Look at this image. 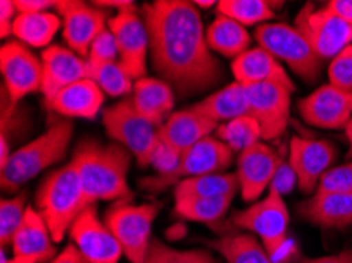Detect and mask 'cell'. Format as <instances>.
I'll return each mask as SVG.
<instances>
[{
    "instance_id": "obj_9",
    "label": "cell",
    "mask_w": 352,
    "mask_h": 263,
    "mask_svg": "<svg viewBox=\"0 0 352 263\" xmlns=\"http://www.w3.org/2000/svg\"><path fill=\"white\" fill-rule=\"evenodd\" d=\"M234 152L220 139L206 137L180 155L179 164L169 174L155 175L141 181L146 190L160 191L185 179L210 174H223L232 164Z\"/></svg>"
},
{
    "instance_id": "obj_12",
    "label": "cell",
    "mask_w": 352,
    "mask_h": 263,
    "mask_svg": "<svg viewBox=\"0 0 352 263\" xmlns=\"http://www.w3.org/2000/svg\"><path fill=\"white\" fill-rule=\"evenodd\" d=\"M250 115L259 123L261 137L278 139L286 131L291 114V92L278 84L245 85Z\"/></svg>"
},
{
    "instance_id": "obj_10",
    "label": "cell",
    "mask_w": 352,
    "mask_h": 263,
    "mask_svg": "<svg viewBox=\"0 0 352 263\" xmlns=\"http://www.w3.org/2000/svg\"><path fill=\"white\" fill-rule=\"evenodd\" d=\"M296 29L305 36L321 60L337 57L352 45V25L335 16L327 7L314 8L307 3L296 18Z\"/></svg>"
},
{
    "instance_id": "obj_30",
    "label": "cell",
    "mask_w": 352,
    "mask_h": 263,
    "mask_svg": "<svg viewBox=\"0 0 352 263\" xmlns=\"http://www.w3.org/2000/svg\"><path fill=\"white\" fill-rule=\"evenodd\" d=\"M234 197H174L175 214L195 222L215 224L225 218Z\"/></svg>"
},
{
    "instance_id": "obj_16",
    "label": "cell",
    "mask_w": 352,
    "mask_h": 263,
    "mask_svg": "<svg viewBox=\"0 0 352 263\" xmlns=\"http://www.w3.org/2000/svg\"><path fill=\"white\" fill-rule=\"evenodd\" d=\"M57 13L63 21V40L79 57L89 56L94 40L106 29L108 13L79 0H58Z\"/></svg>"
},
{
    "instance_id": "obj_24",
    "label": "cell",
    "mask_w": 352,
    "mask_h": 263,
    "mask_svg": "<svg viewBox=\"0 0 352 263\" xmlns=\"http://www.w3.org/2000/svg\"><path fill=\"white\" fill-rule=\"evenodd\" d=\"M104 103V93L92 79L78 80L67 89H63L47 107L58 115L68 119H89L98 115Z\"/></svg>"
},
{
    "instance_id": "obj_41",
    "label": "cell",
    "mask_w": 352,
    "mask_h": 263,
    "mask_svg": "<svg viewBox=\"0 0 352 263\" xmlns=\"http://www.w3.org/2000/svg\"><path fill=\"white\" fill-rule=\"evenodd\" d=\"M296 183H297V176L294 174V170H292L289 163H283L278 168V170H276L275 179L272 181L270 186L275 187L281 196H286L294 190Z\"/></svg>"
},
{
    "instance_id": "obj_49",
    "label": "cell",
    "mask_w": 352,
    "mask_h": 263,
    "mask_svg": "<svg viewBox=\"0 0 352 263\" xmlns=\"http://www.w3.org/2000/svg\"><path fill=\"white\" fill-rule=\"evenodd\" d=\"M346 131V137H348V142H349V152H348V157L352 158V119L349 120L348 125L344 128Z\"/></svg>"
},
{
    "instance_id": "obj_36",
    "label": "cell",
    "mask_w": 352,
    "mask_h": 263,
    "mask_svg": "<svg viewBox=\"0 0 352 263\" xmlns=\"http://www.w3.org/2000/svg\"><path fill=\"white\" fill-rule=\"evenodd\" d=\"M144 263H215L212 254L202 249L179 251L158 240H152Z\"/></svg>"
},
{
    "instance_id": "obj_23",
    "label": "cell",
    "mask_w": 352,
    "mask_h": 263,
    "mask_svg": "<svg viewBox=\"0 0 352 263\" xmlns=\"http://www.w3.org/2000/svg\"><path fill=\"white\" fill-rule=\"evenodd\" d=\"M297 214L303 221L322 229H346L352 225V194L316 192L298 203Z\"/></svg>"
},
{
    "instance_id": "obj_39",
    "label": "cell",
    "mask_w": 352,
    "mask_h": 263,
    "mask_svg": "<svg viewBox=\"0 0 352 263\" xmlns=\"http://www.w3.org/2000/svg\"><path fill=\"white\" fill-rule=\"evenodd\" d=\"M89 63H108V62H117L116 58L119 57V49H117V43L109 29H104L101 34L94 40L92 46H90Z\"/></svg>"
},
{
    "instance_id": "obj_15",
    "label": "cell",
    "mask_w": 352,
    "mask_h": 263,
    "mask_svg": "<svg viewBox=\"0 0 352 263\" xmlns=\"http://www.w3.org/2000/svg\"><path fill=\"white\" fill-rule=\"evenodd\" d=\"M298 114L308 125L324 130H343L352 119V92L322 85L297 103Z\"/></svg>"
},
{
    "instance_id": "obj_25",
    "label": "cell",
    "mask_w": 352,
    "mask_h": 263,
    "mask_svg": "<svg viewBox=\"0 0 352 263\" xmlns=\"http://www.w3.org/2000/svg\"><path fill=\"white\" fill-rule=\"evenodd\" d=\"M133 106L138 114L160 128L173 115L174 92L164 80L142 78L133 87Z\"/></svg>"
},
{
    "instance_id": "obj_35",
    "label": "cell",
    "mask_w": 352,
    "mask_h": 263,
    "mask_svg": "<svg viewBox=\"0 0 352 263\" xmlns=\"http://www.w3.org/2000/svg\"><path fill=\"white\" fill-rule=\"evenodd\" d=\"M28 208L25 194L3 198L2 203H0V243H2V249L12 244L16 232H18L21 224L24 221Z\"/></svg>"
},
{
    "instance_id": "obj_3",
    "label": "cell",
    "mask_w": 352,
    "mask_h": 263,
    "mask_svg": "<svg viewBox=\"0 0 352 263\" xmlns=\"http://www.w3.org/2000/svg\"><path fill=\"white\" fill-rule=\"evenodd\" d=\"M73 137V123L58 120L34 141L12 153L10 161L2 168L0 181L3 191H16L51 165L65 158Z\"/></svg>"
},
{
    "instance_id": "obj_22",
    "label": "cell",
    "mask_w": 352,
    "mask_h": 263,
    "mask_svg": "<svg viewBox=\"0 0 352 263\" xmlns=\"http://www.w3.org/2000/svg\"><path fill=\"white\" fill-rule=\"evenodd\" d=\"M231 68L236 82L242 85L270 82L281 85L291 93L296 92V85L287 76L281 63L263 47L248 49L242 56L234 58Z\"/></svg>"
},
{
    "instance_id": "obj_32",
    "label": "cell",
    "mask_w": 352,
    "mask_h": 263,
    "mask_svg": "<svg viewBox=\"0 0 352 263\" xmlns=\"http://www.w3.org/2000/svg\"><path fill=\"white\" fill-rule=\"evenodd\" d=\"M218 16H225L236 23L253 25L275 18V12L264 0H220L217 3Z\"/></svg>"
},
{
    "instance_id": "obj_40",
    "label": "cell",
    "mask_w": 352,
    "mask_h": 263,
    "mask_svg": "<svg viewBox=\"0 0 352 263\" xmlns=\"http://www.w3.org/2000/svg\"><path fill=\"white\" fill-rule=\"evenodd\" d=\"M179 159H180L179 153H175L174 150H170L168 147V145H164L162 141H158L155 152H153L151 165H153V168L157 169L158 175H164L175 169V165L179 164Z\"/></svg>"
},
{
    "instance_id": "obj_21",
    "label": "cell",
    "mask_w": 352,
    "mask_h": 263,
    "mask_svg": "<svg viewBox=\"0 0 352 263\" xmlns=\"http://www.w3.org/2000/svg\"><path fill=\"white\" fill-rule=\"evenodd\" d=\"M220 126L217 122L207 119L193 107L174 112L169 119L158 128V137L175 153L182 155L185 150L193 147L202 139L209 137L212 131Z\"/></svg>"
},
{
    "instance_id": "obj_50",
    "label": "cell",
    "mask_w": 352,
    "mask_h": 263,
    "mask_svg": "<svg viewBox=\"0 0 352 263\" xmlns=\"http://www.w3.org/2000/svg\"><path fill=\"white\" fill-rule=\"evenodd\" d=\"M193 3L197 5V7H202V8H209V7H212V5H215L213 0H196V2H193Z\"/></svg>"
},
{
    "instance_id": "obj_37",
    "label": "cell",
    "mask_w": 352,
    "mask_h": 263,
    "mask_svg": "<svg viewBox=\"0 0 352 263\" xmlns=\"http://www.w3.org/2000/svg\"><path fill=\"white\" fill-rule=\"evenodd\" d=\"M330 85L344 92H352V45L344 47L329 65Z\"/></svg>"
},
{
    "instance_id": "obj_6",
    "label": "cell",
    "mask_w": 352,
    "mask_h": 263,
    "mask_svg": "<svg viewBox=\"0 0 352 263\" xmlns=\"http://www.w3.org/2000/svg\"><path fill=\"white\" fill-rule=\"evenodd\" d=\"M259 47L272 54L276 60L287 63L297 76L314 82L321 74L322 62L296 27L287 24H263L256 27Z\"/></svg>"
},
{
    "instance_id": "obj_7",
    "label": "cell",
    "mask_w": 352,
    "mask_h": 263,
    "mask_svg": "<svg viewBox=\"0 0 352 263\" xmlns=\"http://www.w3.org/2000/svg\"><path fill=\"white\" fill-rule=\"evenodd\" d=\"M231 224L240 230L258 235L264 249L275 260L286 244L289 213L283 196L270 186L267 196L263 201L234 213Z\"/></svg>"
},
{
    "instance_id": "obj_47",
    "label": "cell",
    "mask_w": 352,
    "mask_h": 263,
    "mask_svg": "<svg viewBox=\"0 0 352 263\" xmlns=\"http://www.w3.org/2000/svg\"><path fill=\"white\" fill-rule=\"evenodd\" d=\"M98 8L101 7H111L117 8L119 12H136V5L130 2V0H100V2H94Z\"/></svg>"
},
{
    "instance_id": "obj_18",
    "label": "cell",
    "mask_w": 352,
    "mask_h": 263,
    "mask_svg": "<svg viewBox=\"0 0 352 263\" xmlns=\"http://www.w3.org/2000/svg\"><path fill=\"white\" fill-rule=\"evenodd\" d=\"M12 259L2 249L0 263H43L51 262L57 255L56 241L36 208H28L24 221L12 241Z\"/></svg>"
},
{
    "instance_id": "obj_34",
    "label": "cell",
    "mask_w": 352,
    "mask_h": 263,
    "mask_svg": "<svg viewBox=\"0 0 352 263\" xmlns=\"http://www.w3.org/2000/svg\"><path fill=\"white\" fill-rule=\"evenodd\" d=\"M217 136L225 142L234 153L239 155L261 139V126L252 115L239 117L236 120L226 122L217 128Z\"/></svg>"
},
{
    "instance_id": "obj_33",
    "label": "cell",
    "mask_w": 352,
    "mask_h": 263,
    "mask_svg": "<svg viewBox=\"0 0 352 263\" xmlns=\"http://www.w3.org/2000/svg\"><path fill=\"white\" fill-rule=\"evenodd\" d=\"M89 78L109 96L128 95L135 87L131 76L120 62L89 63Z\"/></svg>"
},
{
    "instance_id": "obj_20",
    "label": "cell",
    "mask_w": 352,
    "mask_h": 263,
    "mask_svg": "<svg viewBox=\"0 0 352 263\" xmlns=\"http://www.w3.org/2000/svg\"><path fill=\"white\" fill-rule=\"evenodd\" d=\"M41 93L46 104H50L68 85L89 79V63L67 47L47 46L41 54Z\"/></svg>"
},
{
    "instance_id": "obj_8",
    "label": "cell",
    "mask_w": 352,
    "mask_h": 263,
    "mask_svg": "<svg viewBox=\"0 0 352 263\" xmlns=\"http://www.w3.org/2000/svg\"><path fill=\"white\" fill-rule=\"evenodd\" d=\"M103 125L108 136L136 157L141 168L152 163L158 145V128L138 114L131 100L108 107L103 112Z\"/></svg>"
},
{
    "instance_id": "obj_26",
    "label": "cell",
    "mask_w": 352,
    "mask_h": 263,
    "mask_svg": "<svg viewBox=\"0 0 352 263\" xmlns=\"http://www.w3.org/2000/svg\"><path fill=\"white\" fill-rule=\"evenodd\" d=\"M196 112H199L207 119L217 123H226L236 120L239 117L250 115V106L245 85L232 82L225 89L206 96L204 100L191 106Z\"/></svg>"
},
{
    "instance_id": "obj_2",
    "label": "cell",
    "mask_w": 352,
    "mask_h": 263,
    "mask_svg": "<svg viewBox=\"0 0 352 263\" xmlns=\"http://www.w3.org/2000/svg\"><path fill=\"white\" fill-rule=\"evenodd\" d=\"M131 153L120 144H101L94 139L79 142L72 164L81 181L85 205L97 201L130 202L133 192L128 186Z\"/></svg>"
},
{
    "instance_id": "obj_1",
    "label": "cell",
    "mask_w": 352,
    "mask_h": 263,
    "mask_svg": "<svg viewBox=\"0 0 352 263\" xmlns=\"http://www.w3.org/2000/svg\"><path fill=\"white\" fill-rule=\"evenodd\" d=\"M152 65L182 95L204 92L221 79V65L207 45L193 2L157 0L142 7Z\"/></svg>"
},
{
    "instance_id": "obj_43",
    "label": "cell",
    "mask_w": 352,
    "mask_h": 263,
    "mask_svg": "<svg viewBox=\"0 0 352 263\" xmlns=\"http://www.w3.org/2000/svg\"><path fill=\"white\" fill-rule=\"evenodd\" d=\"M16 10L19 13H43L52 7H57V2L52 0H16Z\"/></svg>"
},
{
    "instance_id": "obj_48",
    "label": "cell",
    "mask_w": 352,
    "mask_h": 263,
    "mask_svg": "<svg viewBox=\"0 0 352 263\" xmlns=\"http://www.w3.org/2000/svg\"><path fill=\"white\" fill-rule=\"evenodd\" d=\"M10 157H12V153H10V144L7 141V134L2 133V137H0V169L7 165Z\"/></svg>"
},
{
    "instance_id": "obj_17",
    "label": "cell",
    "mask_w": 352,
    "mask_h": 263,
    "mask_svg": "<svg viewBox=\"0 0 352 263\" xmlns=\"http://www.w3.org/2000/svg\"><path fill=\"white\" fill-rule=\"evenodd\" d=\"M285 163L269 145L258 142L243 150L237 159L239 190L245 202H253L270 187L276 170Z\"/></svg>"
},
{
    "instance_id": "obj_27",
    "label": "cell",
    "mask_w": 352,
    "mask_h": 263,
    "mask_svg": "<svg viewBox=\"0 0 352 263\" xmlns=\"http://www.w3.org/2000/svg\"><path fill=\"white\" fill-rule=\"evenodd\" d=\"M206 40L212 51L225 57L237 58L248 51L252 36L242 24L225 16H218L206 30Z\"/></svg>"
},
{
    "instance_id": "obj_28",
    "label": "cell",
    "mask_w": 352,
    "mask_h": 263,
    "mask_svg": "<svg viewBox=\"0 0 352 263\" xmlns=\"http://www.w3.org/2000/svg\"><path fill=\"white\" fill-rule=\"evenodd\" d=\"M209 244L228 263H275L264 246L248 233H228Z\"/></svg>"
},
{
    "instance_id": "obj_38",
    "label": "cell",
    "mask_w": 352,
    "mask_h": 263,
    "mask_svg": "<svg viewBox=\"0 0 352 263\" xmlns=\"http://www.w3.org/2000/svg\"><path fill=\"white\" fill-rule=\"evenodd\" d=\"M316 192L352 194V163L327 170L319 181Z\"/></svg>"
},
{
    "instance_id": "obj_42",
    "label": "cell",
    "mask_w": 352,
    "mask_h": 263,
    "mask_svg": "<svg viewBox=\"0 0 352 263\" xmlns=\"http://www.w3.org/2000/svg\"><path fill=\"white\" fill-rule=\"evenodd\" d=\"M16 12H18V10H16L13 0H2V2H0V35H2V38L8 36L10 34H13Z\"/></svg>"
},
{
    "instance_id": "obj_4",
    "label": "cell",
    "mask_w": 352,
    "mask_h": 263,
    "mask_svg": "<svg viewBox=\"0 0 352 263\" xmlns=\"http://www.w3.org/2000/svg\"><path fill=\"white\" fill-rule=\"evenodd\" d=\"M35 203L36 211L45 219L52 240L60 243L74 219L84 208H87L81 181L72 163L51 172L43 180L36 191Z\"/></svg>"
},
{
    "instance_id": "obj_46",
    "label": "cell",
    "mask_w": 352,
    "mask_h": 263,
    "mask_svg": "<svg viewBox=\"0 0 352 263\" xmlns=\"http://www.w3.org/2000/svg\"><path fill=\"white\" fill-rule=\"evenodd\" d=\"M325 7L344 23L352 25V0H332Z\"/></svg>"
},
{
    "instance_id": "obj_44",
    "label": "cell",
    "mask_w": 352,
    "mask_h": 263,
    "mask_svg": "<svg viewBox=\"0 0 352 263\" xmlns=\"http://www.w3.org/2000/svg\"><path fill=\"white\" fill-rule=\"evenodd\" d=\"M296 263H352V248L324 257H298Z\"/></svg>"
},
{
    "instance_id": "obj_31",
    "label": "cell",
    "mask_w": 352,
    "mask_h": 263,
    "mask_svg": "<svg viewBox=\"0 0 352 263\" xmlns=\"http://www.w3.org/2000/svg\"><path fill=\"white\" fill-rule=\"evenodd\" d=\"M237 190V174H210L182 180L175 185L174 197H234Z\"/></svg>"
},
{
    "instance_id": "obj_29",
    "label": "cell",
    "mask_w": 352,
    "mask_h": 263,
    "mask_svg": "<svg viewBox=\"0 0 352 263\" xmlns=\"http://www.w3.org/2000/svg\"><path fill=\"white\" fill-rule=\"evenodd\" d=\"M60 29V19L54 13H19L13 23V34L23 45L45 47Z\"/></svg>"
},
{
    "instance_id": "obj_19",
    "label": "cell",
    "mask_w": 352,
    "mask_h": 263,
    "mask_svg": "<svg viewBox=\"0 0 352 263\" xmlns=\"http://www.w3.org/2000/svg\"><path fill=\"white\" fill-rule=\"evenodd\" d=\"M337 158L333 145L327 141H314L294 136L289 142L287 163L297 176V185L303 192H311Z\"/></svg>"
},
{
    "instance_id": "obj_14",
    "label": "cell",
    "mask_w": 352,
    "mask_h": 263,
    "mask_svg": "<svg viewBox=\"0 0 352 263\" xmlns=\"http://www.w3.org/2000/svg\"><path fill=\"white\" fill-rule=\"evenodd\" d=\"M108 29L116 38L120 63L131 79L146 78L148 34L144 19L136 12H119L108 19Z\"/></svg>"
},
{
    "instance_id": "obj_5",
    "label": "cell",
    "mask_w": 352,
    "mask_h": 263,
    "mask_svg": "<svg viewBox=\"0 0 352 263\" xmlns=\"http://www.w3.org/2000/svg\"><path fill=\"white\" fill-rule=\"evenodd\" d=\"M160 207L157 203L133 205L120 201L114 203L104 214V224L119 241L124 255L131 263H144L151 248L152 225Z\"/></svg>"
},
{
    "instance_id": "obj_13",
    "label": "cell",
    "mask_w": 352,
    "mask_h": 263,
    "mask_svg": "<svg viewBox=\"0 0 352 263\" xmlns=\"http://www.w3.org/2000/svg\"><path fill=\"white\" fill-rule=\"evenodd\" d=\"M68 233L73 244L90 263H119L124 255L119 241L106 224L100 221L94 205L79 213Z\"/></svg>"
},
{
    "instance_id": "obj_11",
    "label": "cell",
    "mask_w": 352,
    "mask_h": 263,
    "mask_svg": "<svg viewBox=\"0 0 352 263\" xmlns=\"http://www.w3.org/2000/svg\"><path fill=\"white\" fill-rule=\"evenodd\" d=\"M0 69L12 107L18 104L24 96L41 90V60L23 43H5L0 49Z\"/></svg>"
},
{
    "instance_id": "obj_45",
    "label": "cell",
    "mask_w": 352,
    "mask_h": 263,
    "mask_svg": "<svg viewBox=\"0 0 352 263\" xmlns=\"http://www.w3.org/2000/svg\"><path fill=\"white\" fill-rule=\"evenodd\" d=\"M47 263H90L74 244H68Z\"/></svg>"
}]
</instances>
